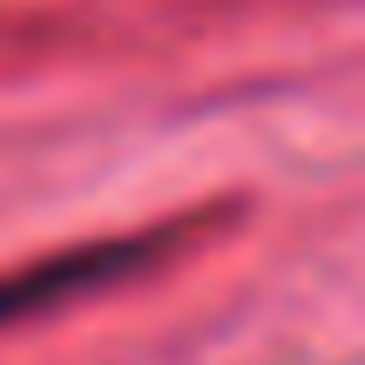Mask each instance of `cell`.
<instances>
[{"mask_svg":"<svg viewBox=\"0 0 365 365\" xmlns=\"http://www.w3.org/2000/svg\"><path fill=\"white\" fill-rule=\"evenodd\" d=\"M149 244H88V250H68V257H48V264H27V271L0 277V325H14V318H34L48 312V304L75 298V291L102 284V277L129 271V264H143Z\"/></svg>","mask_w":365,"mask_h":365,"instance_id":"6da1fadb","label":"cell"}]
</instances>
